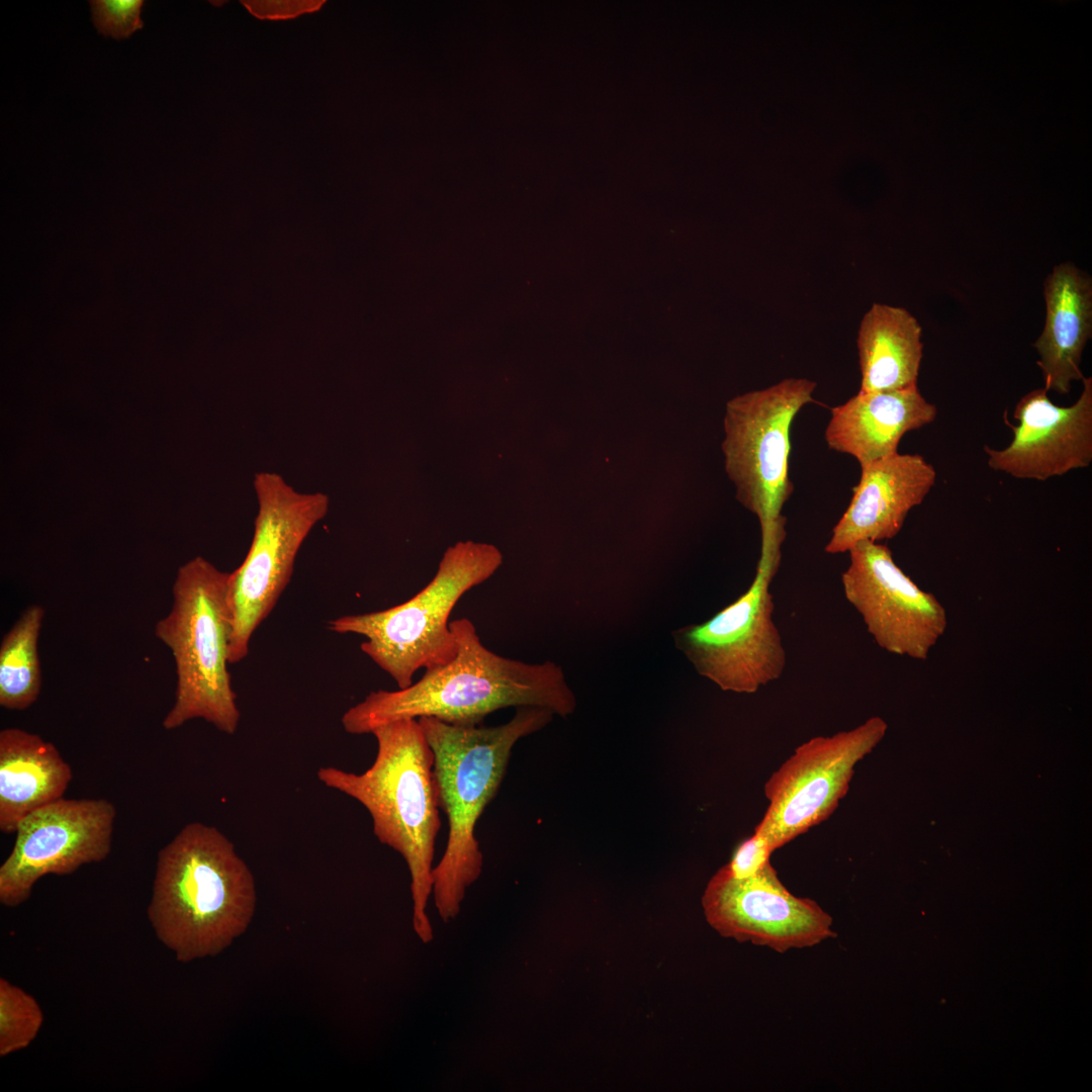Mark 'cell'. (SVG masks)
Returning <instances> with one entry per match:
<instances>
[{"mask_svg":"<svg viewBox=\"0 0 1092 1092\" xmlns=\"http://www.w3.org/2000/svg\"><path fill=\"white\" fill-rule=\"evenodd\" d=\"M251 871L216 827L185 825L157 856L148 919L175 959L214 957L248 928L256 908Z\"/></svg>","mask_w":1092,"mask_h":1092,"instance_id":"2","label":"cell"},{"mask_svg":"<svg viewBox=\"0 0 1092 1092\" xmlns=\"http://www.w3.org/2000/svg\"><path fill=\"white\" fill-rule=\"evenodd\" d=\"M43 1023L36 999L5 978L0 979V1056L26 1049Z\"/></svg>","mask_w":1092,"mask_h":1092,"instance_id":"21","label":"cell"},{"mask_svg":"<svg viewBox=\"0 0 1092 1092\" xmlns=\"http://www.w3.org/2000/svg\"><path fill=\"white\" fill-rule=\"evenodd\" d=\"M918 321L905 308L874 303L857 333L861 392L917 386L923 344Z\"/></svg>","mask_w":1092,"mask_h":1092,"instance_id":"19","label":"cell"},{"mask_svg":"<svg viewBox=\"0 0 1092 1092\" xmlns=\"http://www.w3.org/2000/svg\"><path fill=\"white\" fill-rule=\"evenodd\" d=\"M230 573L197 556L178 569L173 603L155 626V635L172 652L176 690L163 720L166 730L203 719L232 735L241 718L228 669L233 616Z\"/></svg>","mask_w":1092,"mask_h":1092,"instance_id":"5","label":"cell"},{"mask_svg":"<svg viewBox=\"0 0 1092 1092\" xmlns=\"http://www.w3.org/2000/svg\"><path fill=\"white\" fill-rule=\"evenodd\" d=\"M702 906L720 935L778 952L812 947L836 936L832 917L816 901L793 895L770 861L746 879H735L720 868L706 886Z\"/></svg>","mask_w":1092,"mask_h":1092,"instance_id":"13","label":"cell"},{"mask_svg":"<svg viewBox=\"0 0 1092 1092\" xmlns=\"http://www.w3.org/2000/svg\"><path fill=\"white\" fill-rule=\"evenodd\" d=\"M457 651L447 663L426 669L405 689L371 692L348 709L341 722L350 734H368L379 725L432 717L451 724L478 725L509 707H538L565 718L576 699L560 665L528 663L485 647L467 618L451 621Z\"/></svg>","mask_w":1092,"mask_h":1092,"instance_id":"1","label":"cell"},{"mask_svg":"<svg viewBox=\"0 0 1092 1092\" xmlns=\"http://www.w3.org/2000/svg\"><path fill=\"white\" fill-rule=\"evenodd\" d=\"M372 765L361 774L321 767L318 780L363 805L377 839L397 851L410 870L413 923L424 942L433 938L426 914L433 891L435 843L441 828L434 755L418 719H399L371 731Z\"/></svg>","mask_w":1092,"mask_h":1092,"instance_id":"4","label":"cell"},{"mask_svg":"<svg viewBox=\"0 0 1092 1092\" xmlns=\"http://www.w3.org/2000/svg\"><path fill=\"white\" fill-rule=\"evenodd\" d=\"M786 531L761 536V555L747 590L709 620L672 633L696 671L722 691L753 694L778 679L787 653L774 621L769 587L781 562Z\"/></svg>","mask_w":1092,"mask_h":1092,"instance_id":"7","label":"cell"},{"mask_svg":"<svg viewBox=\"0 0 1092 1092\" xmlns=\"http://www.w3.org/2000/svg\"><path fill=\"white\" fill-rule=\"evenodd\" d=\"M502 561L493 545L458 542L446 550L432 580L410 600L377 612L336 618L329 629L363 636L361 650L397 689H405L419 669L445 664L455 656L449 617L462 596L489 578Z\"/></svg>","mask_w":1092,"mask_h":1092,"instance_id":"6","label":"cell"},{"mask_svg":"<svg viewBox=\"0 0 1092 1092\" xmlns=\"http://www.w3.org/2000/svg\"><path fill=\"white\" fill-rule=\"evenodd\" d=\"M254 488L258 513L252 543L229 578L232 664L249 654L253 633L274 609L289 583L302 543L330 506L327 494L299 492L274 472H258Z\"/></svg>","mask_w":1092,"mask_h":1092,"instance_id":"8","label":"cell"},{"mask_svg":"<svg viewBox=\"0 0 1092 1092\" xmlns=\"http://www.w3.org/2000/svg\"><path fill=\"white\" fill-rule=\"evenodd\" d=\"M1045 325L1034 343L1044 388L1067 394L1082 380L1081 357L1092 334V282L1076 266H1056L1044 281Z\"/></svg>","mask_w":1092,"mask_h":1092,"instance_id":"17","label":"cell"},{"mask_svg":"<svg viewBox=\"0 0 1092 1092\" xmlns=\"http://www.w3.org/2000/svg\"><path fill=\"white\" fill-rule=\"evenodd\" d=\"M848 553L843 594L875 642L889 653L925 660L946 629L943 606L904 573L887 545L862 541Z\"/></svg>","mask_w":1092,"mask_h":1092,"instance_id":"12","label":"cell"},{"mask_svg":"<svg viewBox=\"0 0 1092 1092\" xmlns=\"http://www.w3.org/2000/svg\"><path fill=\"white\" fill-rule=\"evenodd\" d=\"M249 11L258 18H290L304 12L318 9L324 1H242Z\"/></svg>","mask_w":1092,"mask_h":1092,"instance_id":"24","label":"cell"},{"mask_svg":"<svg viewBox=\"0 0 1092 1092\" xmlns=\"http://www.w3.org/2000/svg\"><path fill=\"white\" fill-rule=\"evenodd\" d=\"M553 716L543 708L520 707L497 726L418 719L433 751L439 805L448 819L446 848L432 873L435 905L445 922L457 916L466 889L480 876L476 825L500 788L515 744Z\"/></svg>","mask_w":1092,"mask_h":1092,"instance_id":"3","label":"cell"},{"mask_svg":"<svg viewBox=\"0 0 1092 1092\" xmlns=\"http://www.w3.org/2000/svg\"><path fill=\"white\" fill-rule=\"evenodd\" d=\"M1083 391L1075 403L1059 406L1045 388L1023 395L1013 417L1018 425L1010 444L1001 450L985 446L988 465L1021 479L1046 480L1092 461V378L1084 377Z\"/></svg>","mask_w":1092,"mask_h":1092,"instance_id":"14","label":"cell"},{"mask_svg":"<svg viewBox=\"0 0 1092 1092\" xmlns=\"http://www.w3.org/2000/svg\"><path fill=\"white\" fill-rule=\"evenodd\" d=\"M97 30L116 39L125 38L144 25L143 0H93L89 2Z\"/></svg>","mask_w":1092,"mask_h":1092,"instance_id":"22","label":"cell"},{"mask_svg":"<svg viewBox=\"0 0 1092 1092\" xmlns=\"http://www.w3.org/2000/svg\"><path fill=\"white\" fill-rule=\"evenodd\" d=\"M114 805L105 799H60L18 825L9 855L0 867V902H25L47 875L65 876L105 859L111 850Z\"/></svg>","mask_w":1092,"mask_h":1092,"instance_id":"11","label":"cell"},{"mask_svg":"<svg viewBox=\"0 0 1092 1092\" xmlns=\"http://www.w3.org/2000/svg\"><path fill=\"white\" fill-rule=\"evenodd\" d=\"M936 406L917 386L861 392L831 410L825 429L828 447L853 456L859 465L898 452L903 436L932 423Z\"/></svg>","mask_w":1092,"mask_h":1092,"instance_id":"16","label":"cell"},{"mask_svg":"<svg viewBox=\"0 0 1092 1092\" xmlns=\"http://www.w3.org/2000/svg\"><path fill=\"white\" fill-rule=\"evenodd\" d=\"M772 852L765 838L753 832L735 848L731 859L723 867L731 877L746 879L769 862Z\"/></svg>","mask_w":1092,"mask_h":1092,"instance_id":"23","label":"cell"},{"mask_svg":"<svg viewBox=\"0 0 1092 1092\" xmlns=\"http://www.w3.org/2000/svg\"><path fill=\"white\" fill-rule=\"evenodd\" d=\"M886 730V722L873 717L853 729L799 745L765 782L768 806L754 832L775 851L828 819L846 795L855 764Z\"/></svg>","mask_w":1092,"mask_h":1092,"instance_id":"10","label":"cell"},{"mask_svg":"<svg viewBox=\"0 0 1092 1092\" xmlns=\"http://www.w3.org/2000/svg\"><path fill=\"white\" fill-rule=\"evenodd\" d=\"M57 747L19 728L0 732V830L15 833L33 811L63 798L72 780Z\"/></svg>","mask_w":1092,"mask_h":1092,"instance_id":"18","label":"cell"},{"mask_svg":"<svg viewBox=\"0 0 1092 1092\" xmlns=\"http://www.w3.org/2000/svg\"><path fill=\"white\" fill-rule=\"evenodd\" d=\"M44 610L27 607L4 635L0 645V706L25 710L38 698L41 669L38 638Z\"/></svg>","mask_w":1092,"mask_h":1092,"instance_id":"20","label":"cell"},{"mask_svg":"<svg viewBox=\"0 0 1092 1092\" xmlns=\"http://www.w3.org/2000/svg\"><path fill=\"white\" fill-rule=\"evenodd\" d=\"M935 480L934 467L919 454L897 452L860 465L859 481L825 551L845 553L862 541L894 538L908 513L923 502Z\"/></svg>","mask_w":1092,"mask_h":1092,"instance_id":"15","label":"cell"},{"mask_svg":"<svg viewBox=\"0 0 1092 1092\" xmlns=\"http://www.w3.org/2000/svg\"><path fill=\"white\" fill-rule=\"evenodd\" d=\"M815 388L807 378H785L727 403L726 471L737 499L757 517L761 531L786 521L781 511L794 488L789 479L791 425L814 401Z\"/></svg>","mask_w":1092,"mask_h":1092,"instance_id":"9","label":"cell"}]
</instances>
